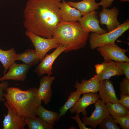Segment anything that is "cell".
<instances>
[{
	"label": "cell",
	"mask_w": 129,
	"mask_h": 129,
	"mask_svg": "<svg viewBox=\"0 0 129 129\" xmlns=\"http://www.w3.org/2000/svg\"><path fill=\"white\" fill-rule=\"evenodd\" d=\"M95 109L89 117L84 116L81 118L86 125H89L95 129L104 119L110 115L105 105V103L98 99L94 103Z\"/></svg>",
	"instance_id": "7"
},
{
	"label": "cell",
	"mask_w": 129,
	"mask_h": 129,
	"mask_svg": "<svg viewBox=\"0 0 129 129\" xmlns=\"http://www.w3.org/2000/svg\"><path fill=\"white\" fill-rule=\"evenodd\" d=\"M59 5L63 21L76 22L80 20L82 16L81 12L68 4L65 0H62L61 2H59Z\"/></svg>",
	"instance_id": "17"
},
{
	"label": "cell",
	"mask_w": 129,
	"mask_h": 129,
	"mask_svg": "<svg viewBox=\"0 0 129 129\" xmlns=\"http://www.w3.org/2000/svg\"><path fill=\"white\" fill-rule=\"evenodd\" d=\"M54 0H28L23 11L24 27L26 31L45 38H51L63 21L59 3Z\"/></svg>",
	"instance_id": "1"
},
{
	"label": "cell",
	"mask_w": 129,
	"mask_h": 129,
	"mask_svg": "<svg viewBox=\"0 0 129 129\" xmlns=\"http://www.w3.org/2000/svg\"><path fill=\"white\" fill-rule=\"evenodd\" d=\"M96 74L94 76L100 82L105 79L109 80L112 77L124 75L123 72L110 60H104L101 64L95 65Z\"/></svg>",
	"instance_id": "9"
},
{
	"label": "cell",
	"mask_w": 129,
	"mask_h": 129,
	"mask_svg": "<svg viewBox=\"0 0 129 129\" xmlns=\"http://www.w3.org/2000/svg\"><path fill=\"white\" fill-rule=\"evenodd\" d=\"M76 113V115L75 117H71L70 118L75 120L78 123L80 129H91V128L87 127L86 125L81 120L79 116V114Z\"/></svg>",
	"instance_id": "32"
},
{
	"label": "cell",
	"mask_w": 129,
	"mask_h": 129,
	"mask_svg": "<svg viewBox=\"0 0 129 129\" xmlns=\"http://www.w3.org/2000/svg\"><path fill=\"white\" fill-rule=\"evenodd\" d=\"M116 124H118L120 127L123 129H129V115L114 119Z\"/></svg>",
	"instance_id": "27"
},
{
	"label": "cell",
	"mask_w": 129,
	"mask_h": 129,
	"mask_svg": "<svg viewBox=\"0 0 129 129\" xmlns=\"http://www.w3.org/2000/svg\"><path fill=\"white\" fill-rule=\"evenodd\" d=\"M119 103L127 109L129 110V95L125 93H120Z\"/></svg>",
	"instance_id": "29"
},
{
	"label": "cell",
	"mask_w": 129,
	"mask_h": 129,
	"mask_svg": "<svg viewBox=\"0 0 129 129\" xmlns=\"http://www.w3.org/2000/svg\"><path fill=\"white\" fill-rule=\"evenodd\" d=\"M105 105L109 114L114 119L129 115V110L119 103H107Z\"/></svg>",
	"instance_id": "23"
},
{
	"label": "cell",
	"mask_w": 129,
	"mask_h": 129,
	"mask_svg": "<svg viewBox=\"0 0 129 129\" xmlns=\"http://www.w3.org/2000/svg\"><path fill=\"white\" fill-rule=\"evenodd\" d=\"M16 54L14 48L7 50H4L0 48V62L4 68V74L6 73L9 67L16 61Z\"/></svg>",
	"instance_id": "21"
},
{
	"label": "cell",
	"mask_w": 129,
	"mask_h": 129,
	"mask_svg": "<svg viewBox=\"0 0 129 129\" xmlns=\"http://www.w3.org/2000/svg\"><path fill=\"white\" fill-rule=\"evenodd\" d=\"M83 94V96L80 98L76 103L69 109L71 113L75 112L79 114L81 113L83 116H87V108L95 103L99 99V96L97 93H90Z\"/></svg>",
	"instance_id": "14"
},
{
	"label": "cell",
	"mask_w": 129,
	"mask_h": 129,
	"mask_svg": "<svg viewBox=\"0 0 129 129\" xmlns=\"http://www.w3.org/2000/svg\"><path fill=\"white\" fill-rule=\"evenodd\" d=\"M129 28V20L127 19L111 31L102 34L92 32L89 38L90 48L93 50L105 45L115 44L117 39Z\"/></svg>",
	"instance_id": "4"
},
{
	"label": "cell",
	"mask_w": 129,
	"mask_h": 129,
	"mask_svg": "<svg viewBox=\"0 0 129 129\" xmlns=\"http://www.w3.org/2000/svg\"><path fill=\"white\" fill-rule=\"evenodd\" d=\"M30 68L29 66L24 63L18 64L15 62L9 67L7 73L0 78V81L8 80L24 81Z\"/></svg>",
	"instance_id": "12"
},
{
	"label": "cell",
	"mask_w": 129,
	"mask_h": 129,
	"mask_svg": "<svg viewBox=\"0 0 129 129\" xmlns=\"http://www.w3.org/2000/svg\"><path fill=\"white\" fill-rule=\"evenodd\" d=\"M25 34L31 41L41 61L46 53L53 48H56L59 45L55 38H45L36 35L26 31Z\"/></svg>",
	"instance_id": "5"
},
{
	"label": "cell",
	"mask_w": 129,
	"mask_h": 129,
	"mask_svg": "<svg viewBox=\"0 0 129 129\" xmlns=\"http://www.w3.org/2000/svg\"><path fill=\"white\" fill-rule=\"evenodd\" d=\"M114 0H101L99 3V6L102 5V8H107L110 7Z\"/></svg>",
	"instance_id": "33"
},
{
	"label": "cell",
	"mask_w": 129,
	"mask_h": 129,
	"mask_svg": "<svg viewBox=\"0 0 129 129\" xmlns=\"http://www.w3.org/2000/svg\"><path fill=\"white\" fill-rule=\"evenodd\" d=\"M98 11H92L81 17L78 22L86 31L102 34L107 32L100 26L97 15Z\"/></svg>",
	"instance_id": "10"
},
{
	"label": "cell",
	"mask_w": 129,
	"mask_h": 129,
	"mask_svg": "<svg viewBox=\"0 0 129 129\" xmlns=\"http://www.w3.org/2000/svg\"><path fill=\"white\" fill-rule=\"evenodd\" d=\"M25 120L29 129H52L54 125L42 120L39 117L26 118Z\"/></svg>",
	"instance_id": "25"
},
{
	"label": "cell",
	"mask_w": 129,
	"mask_h": 129,
	"mask_svg": "<svg viewBox=\"0 0 129 129\" xmlns=\"http://www.w3.org/2000/svg\"><path fill=\"white\" fill-rule=\"evenodd\" d=\"M55 79L54 76L48 75L42 77L40 80L38 94L45 105L47 104L51 101L52 95L51 85Z\"/></svg>",
	"instance_id": "16"
},
{
	"label": "cell",
	"mask_w": 129,
	"mask_h": 129,
	"mask_svg": "<svg viewBox=\"0 0 129 129\" xmlns=\"http://www.w3.org/2000/svg\"><path fill=\"white\" fill-rule=\"evenodd\" d=\"M55 1L58 2H60L62 0H54Z\"/></svg>",
	"instance_id": "35"
},
{
	"label": "cell",
	"mask_w": 129,
	"mask_h": 129,
	"mask_svg": "<svg viewBox=\"0 0 129 129\" xmlns=\"http://www.w3.org/2000/svg\"><path fill=\"white\" fill-rule=\"evenodd\" d=\"M100 86V81L94 76L88 80L83 79L80 83L78 80L76 81L74 87L81 94H83L90 93H97L98 91Z\"/></svg>",
	"instance_id": "18"
},
{
	"label": "cell",
	"mask_w": 129,
	"mask_h": 129,
	"mask_svg": "<svg viewBox=\"0 0 129 129\" xmlns=\"http://www.w3.org/2000/svg\"><path fill=\"white\" fill-rule=\"evenodd\" d=\"M110 115L103 119L98 125L99 129H120Z\"/></svg>",
	"instance_id": "26"
},
{
	"label": "cell",
	"mask_w": 129,
	"mask_h": 129,
	"mask_svg": "<svg viewBox=\"0 0 129 129\" xmlns=\"http://www.w3.org/2000/svg\"><path fill=\"white\" fill-rule=\"evenodd\" d=\"M81 94L76 90L75 91L70 92L67 101L59 110L60 118L64 116L67 111L76 103Z\"/></svg>",
	"instance_id": "24"
},
{
	"label": "cell",
	"mask_w": 129,
	"mask_h": 129,
	"mask_svg": "<svg viewBox=\"0 0 129 129\" xmlns=\"http://www.w3.org/2000/svg\"><path fill=\"white\" fill-rule=\"evenodd\" d=\"M8 110L3 121V129H24L27 124L25 118L20 117L15 113L7 102L4 103Z\"/></svg>",
	"instance_id": "13"
},
{
	"label": "cell",
	"mask_w": 129,
	"mask_h": 129,
	"mask_svg": "<svg viewBox=\"0 0 129 129\" xmlns=\"http://www.w3.org/2000/svg\"><path fill=\"white\" fill-rule=\"evenodd\" d=\"M59 113L47 110L41 105L37 110V115L38 117L45 122L50 124L54 125L55 122L58 121L60 118Z\"/></svg>",
	"instance_id": "22"
},
{
	"label": "cell",
	"mask_w": 129,
	"mask_h": 129,
	"mask_svg": "<svg viewBox=\"0 0 129 129\" xmlns=\"http://www.w3.org/2000/svg\"><path fill=\"white\" fill-rule=\"evenodd\" d=\"M9 86V84L7 81L3 82L0 83V101L3 102L5 101L4 92Z\"/></svg>",
	"instance_id": "31"
},
{
	"label": "cell",
	"mask_w": 129,
	"mask_h": 129,
	"mask_svg": "<svg viewBox=\"0 0 129 129\" xmlns=\"http://www.w3.org/2000/svg\"><path fill=\"white\" fill-rule=\"evenodd\" d=\"M116 65L124 73L125 78L129 80V63L123 61H115Z\"/></svg>",
	"instance_id": "28"
},
{
	"label": "cell",
	"mask_w": 129,
	"mask_h": 129,
	"mask_svg": "<svg viewBox=\"0 0 129 129\" xmlns=\"http://www.w3.org/2000/svg\"><path fill=\"white\" fill-rule=\"evenodd\" d=\"M99 98L105 104L107 103H119L113 83L109 80L105 79L100 82L98 91Z\"/></svg>",
	"instance_id": "15"
},
{
	"label": "cell",
	"mask_w": 129,
	"mask_h": 129,
	"mask_svg": "<svg viewBox=\"0 0 129 129\" xmlns=\"http://www.w3.org/2000/svg\"><path fill=\"white\" fill-rule=\"evenodd\" d=\"M119 12L118 9L116 7H113L111 9L102 8L99 14V23L101 25H106L108 32L115 29L120 24L117 19Z\"/></svg>",
	"instance_id": "11"
},
{
	"label": "cell",
	"mask_w": 129,
	"mask_h": 129,
	"mask_svg": "<svg viewBox=\"0 0 129 129\" xmlns=\"http://www.w3.org/2000/svg\"><path fill=\"white\" fill-rule=\"evenodd\" d=\"M120 92L129 95V80L124 78L119 84Z\"/></svg>",
	"instance_id": "30"
},
{
	"label": "cell",
	"mask_w": 129,
	"mask_h": 129,
	"mask_svg": "<svg viewBox=\"0 0 129 129\" xmlns=\"http://www.w3.org/2000/svg\"><path fill=\"white\" fill-rule=\"evenodd\" d=\"M4 93V98L9 106L16 114L23 118H33L42 101L38 94V88H29L23 91L18 88L8 87Z\"/></svg>",
	"instance_id": "2"
},
{
	"label": "cell",
	"mask_w": 129,
	"mask_h": 129,
	"mask_svg": "<svg viewBox=\"0 0 129 129\" xmlns=\"http://www.w3.org/2000/svg\"><path fill=\"white\" fill-rule=\"evenodd\" d=\"M16 60L21 61L31 67L36 65L40 59L35 50L28 49L22 53L16 54Z\"/></svg>",
	"instance_id": "20"
},
{
	"label": "cell",
	"mask_w": 129,
	"mask_h": 129,
	"mask_svg": "<svg viewBox=\"0 0 129 129\" xmlns=\"http://www.w3.org/2000/svg\"><path fill=\"white\" fill-rule=\"evenodd\" d=\"M65 48L63 46L60 45L51 54H46L41 62L33 70L38 77H40L44 74L50 75L52 74L53 65L56 59Z\"/></svg>",
	"instance_id": "8"
},
{
	"label": "cell",
	"mask_w": 129,
	"mask_h": 129,
	"mask_svg": "<svg viewBox=\"0 0 129 129\" xmlns=\"http://www.w3.org/2000/svg\"><path fill=\"white\" fill-rule=\"evenodd\" d=\"M120 1L122 2H129V0H119Z\"/></svg>",
	"instance_id": "34"
},
{
	"label": "cell",
	"mask_w": 129,
	"mask_h": 129,
	"mask_svg": "<svg viewBox=\"0 0 129 129\" xmlns=\"http://www.w3.org/2000/svg\"><path fill=\"white\" fill-rule=\"evenodd\" d=\"M89 36L78 22L62 21L54 30L52 37L65 48L64 52L67 53L84 48Z\"/></svg>",
	"instance_id": "3"
},
{
	"label": "cell",
	"mask_w": 129,
	"mask_h": 129,
	"mask_svg": "<svg viewBox=\"0 0 129 129\" xmlns=\"http://www.w3.org/2000/svg\"><path fill=\"white\" fill-rule=\"evenodd\" d=\"M97 50L104 60L129 63V58L125 54L129 50L122 48L115 43L108 44L99 47L97 48Z\"/></svg>",
	"instance_id": "6"
},
{
	"label": "cell",
	"mask_w": 129,
	"mask_h": 129,
	"mask_svg": "<svg viewBox=\"0 0 129 129\" xmlns=\"http://www.w3.org/2000/svg\"><path fill=\"white\" fill-rule=\"evenodd\" d=\"M70 6L79 11L83 16L90 12L99 8V3L96 0H82L78 2H66Z\"/></svg>",
	"instance_id": "19"
}]
</instances>
